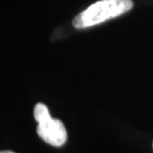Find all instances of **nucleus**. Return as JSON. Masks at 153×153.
I'll return each instance as SVG.
<instances>
[{
	"mask_svg": "<svg viewBox=\"0 0 153 153\" xmlns=\"http://www.w3.org/2000/svg\"><path fill=\"white\" fill-rule=\"evenodd\" d=\"M132 7V0H100L76 15L73 20V26L76 29L96 26L126 13Z\"/></svg>",
	"mask_w": 153,
	"mask_h": 153,
	"instance_id": "1",
	"label": "nucleus"
},
{
	"mask_svg": "<svg viewBox=\"0 0 153 153\" xmlns=\"http://www.w3.org/2000/svg\"><path fill=\"white\" fill-rule=\"evenodd\" d=\"M34 117L38 122L37 133L45 142L53 146H62L67 140V131L60 119L51 117L48 108L39 102L34 108Z\"/></svg>",
	"mask_w": 153,
	"mask_h": 153,
	"instance_id": "2",
	"label": "nucleus"
},
{
	"mask_svg": "<svg viewBox=\"0 0 153 153\" xmlns=\"http://www.w3.org/2000/svg\"><path fill=\"white\" fill-rule=\"evenodd\" d=\"M1 153H15L13 151H1Z\"/></svg>",
	"mask_w": 153,
	"mask_h": 153,
	"instance_id": "3",
	"label": "nucleus"
}]
</instances>
